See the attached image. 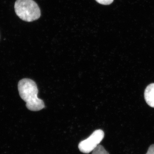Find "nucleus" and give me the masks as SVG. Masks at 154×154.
Instances as JSON below:
<instances>
[{"mask_svg":"<svg viewBox=\"0 0 154 154\" xmlns=\"http://www.w3.org/2000/svg\"><path fill=\"white\" fill-rule=\"evenodd\" d=\"M20 97L26 103V107L31 111H37L45 107L44 102L37 97L38 89L36 83L29 79L20 80L18 83Z\"/></svg>","mask_w":154,"mask_h":154,"instance_id":"nucleus-1","label":"nucleus"},{"mask_svg":"<svg viewBox=\"0 0 154 154\" xmlns=\"http://www.w3.org/2000/svg\"><path fill=\"white\" fill-rule=\"evenodd\" d=\"M14 9L17 16L25 22H33L41 16L40 8L33 0H17Z\"/></svg>","mask_w":154,"mask_h":154,"instance_id":"nucleus-2","label":"nucleus"},{"mask_svg":"<svg viewBox=\"0 0 154 154\" xmlns=\"http://www.w3.org/2000/svg\"><path fill=\"white\" fill-rule=\"evenodd\" d=\"M104 136L105 134L102 130L95 131L89 137L82 141L79 143V149L85 154H88L93 152L102 141Z\"/></svg>","mask_w":154,"mask_h":154,"instance_id":"nucleus-3","label":"nucleus"},{"mask_svg":"<svg viewBox=\"0 0 154 154\" xmlns=\"http://www.w3.org/2000/svg\"><path fill=\"white\" fill-rule=\"evenodd\" d=\"M144 98L147 104L154 108V83L150 84L146 88Z\"/></svg>","mask_w":154,"mask_h":154,"instance_id":"nucleus-4","label":"nucleus"},{"mask_svg":"<svg viewBox=\"0 0 154 154\" xmlns=\"http://www.w3.org/2000/svg\"><path fill=\"white\" fill-rule=\"evenodd\" d=\"M92 154H109L104 148V147L101 145H99L93 151Z\"/></svg>","mask_w":154,"mask_h":154,"instance_id":"nucleus-5","label":"nucleus"},{"mask_svg":"<svg viewBox=\"0 0 154 154\" xmlns=\"http://www.w3.org/2000/svg\"><path fill=\"white\" fill-rule=\"evenodd\" d=\"M96 2L99 4L105 5H110L112 4L113 2V0H96Z\"/></svg>","mask_w":154,"mask_h":154,"instance_id":"nucleus-6","label":"nucleus"},{"mask_svg":"<svg viewBox=\"0 0 154 154\" xmlns=\"http://www.w3.org/2000/svg\"><path fill=\"white\" fill-rule=\"evenodd\" d=\"M146 154H154V144L150 146L148 149L147 152Z\"/></svg>","mask_w":154,"mask_h":154,"instance_id":"nucleus-7","label":"nucleus"}]
</instances>
